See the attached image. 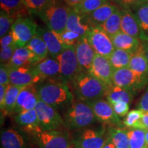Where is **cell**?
Returning a JSON list of instances; mask_svg holds the SVG:
<instances>
[{
  "instance_id": "cell-18",
  "label": "cell",
  "mask_w": 148,
  "mask_h": 148,
  "mask_svg": "<svg viewBox=\"0 0 148 148\" xmlns=\"http://www.w3.org/2000/svg\"><path fill=\"white\" fill-rule=\"evenodd\" d=\"M38 100L37 88L34 85L23 88L18 94L14 112L18 114L36 108Z\"/></svg>"
},
{
  "instance_id": "cell-26",
  "label": "cell",
  "mask_w": 148,
  "mask_h": 148,
  "mask_svg": "<svg viewBox=\"0 0 148 148\" xmlns=\"http://www.w3.org/2000/svg\"><path fill=\"white\" fill-rule=\"evenodd\" d=\"M0 6L1 10L15 19L31 14L23 0H0Z\"/></svg>"
},
{
  "instance_id": "cell-6",
  "label": "cell",
  "mask_w": 148,
  "mask_h": 148,
  "mask_svg": "<svg viewBox=\"0 0 148 148\" xmlns=\"http://www.w3.org/2000/svg\"><path fill=\"white\" fill-rule=\"evenodd\" d=\"M32 136L40 148H73L67 134L58 130H40Z\"/></svg>"
},
{
  "instance_id": "cell-9",
  "label": "cell",
  "mask_w": 148,
  "mask_h": 148,
  "mask_svg": "<svg viewBox=\"0 0 148 148\" xmlns=\"http://www.w3.org/2000/svg\"><path fill=\"white\" fill-rule=\"evenodd\" d=\"M85 37L96 54L109 58L115 49L111 38L100 27H90Z\"/></svg>"
},
{
  "instance_id": "cell-24",
  "label": "cell",
  "mask_w": 148,
  "mask_h": 148,
  "mask_svg": "<svg viewBox=\"0 0 148 148\" xmlns=\"http://www.w3.org/2000/svg\"><path fill=\"white\" fill-rule=\"evenodd\" d=\"M110 38L115 49H123L132 53L137 51L142 45L138 38L130 36L123 32H120Z\"/></svg>"
},
{
  "instance_id": "cell-27",
  "label": "cell",
  "mask_w": 148,
  "mask_h": 148,
  "mask_svg": "<svg viewBox=\"0 0 148 148\" xmlns=\"http://www.w3.org/2000/svg\"><path fill=\"white\" fill-rule=\"evenodd\" d=\"M134 93L131 91L113 84L108 86L105 94L106 100L111 105L119 101H125L129 103L132 101Z\"/></svg>"
},
{
  "instance_id": "cell-36",
  "label": "cell",
  "mask_w": 148,
  "mask_h": 148,
  "mask_svg": "<svg viewBox=\"0 0 148 148\" xmlns=\"http://www.w3.org/2000/svg\"><path fill=\"white\" fill-rule=\"evenodd\" d=\"M107 2H108V0H82L73 8L81 14L86 15Z\"/></svg>"
},
{
  "instance_id": "cell-23",
  "label": "cell",
  "mask_w": 148,
  "mask_h": 148,
  "mask_svg": "<svg viewBox=\"0 0 148 148\" xmlns=\"http://www.w3.org/2000/svg\"><path fill=\"white\" fill-rule=\"evenodd\" d=\"M90 28L86 21V15L81 14L75 8H71L67 19L66 29L85 37Z\"/></svg>"
},
{
  "instance_id": "cell-12",
  "label": "cell",
  "mask_w": 148,
  "mask_h": 148,
  "mask_svg": "<svg viewBox=\"0 0 148 148\" xmlns=\"http://www.w3.org/2000/svg\"><path fill=\"white\" fill-rule=\"evenodd\" d=\"M91 108L96 119L103 123L119 125L121 121L114 112L112 105L107 100L99 99L97 100L85 101Z\"/></svg>"
},
{
  "instance_id": "cell-8",
  "label": "cell",
  "mask_w": 148,
  "mask_h": 148,
  "mask_svg": "<svg viewBox=\"0 0 148 148\" xmlns=\"http://www.w3.org/2000/svg\"><path fill=\"white\" fill-rule=\"evenodd\" d=\"M41 130H56L64 123V120L56 108L41 100L35 108Z\"/></svg>"
},
{
  "instance_id": "cell-43",
  "label": "cell",
  "mask_w": 148,
  "mask_h": 148,
  "mask_svg": "<svg viewBox=\"0 0 148 148\" xmlns=\"http://www.w3.org/2000/svg\"><path fill=\"white\" fill-rule=\"evenodd\" d=\"M148 0H119L118 3L121 5L123 9H131L139 5L147 3Z\"/></svg>"
},
{
  "instance_id": "cell-47",
  "label": "cell",
  "mask_w": 148,
  "mask_h": 148,
  "mask_svg": "<svg viewBox=\"0 0 148 148\" xmlns=\"http://www.w3.org/2000/svg\"><path fill=\"white\" fill-rule=\"evenodd\" d=\"M7 86L4 85H0V107L1 109L3 108V103H4V99L5 95V92H6Z\"/></svg>"
},
{
  "instance_id": "cell-10",
  "label": "cell",
  "mask_w": 148,
  "mask_h": 148,
  "mask_svg": "<svg viewBox=\"0 0 148 148\" xmlns=\"http://www.w3.org/2000/svg\"><path fill=\"white\" fill-rule=\"evenodd\" d=\"M60 64V76L66 79H73L81 73L74 46H68L56 58Z\"/></svg>"
},
{
  "instance_id": "cell-31",
  "label": "cell",
  "mask_w": 148,
  "mask_h": 148,
  "mask_svg": "<svg viewBox=\"0 0 148 148\" xmlns=\"http://www.w3.org/2000/svg\"><path fill=\"white\" fill-rule=\"evenodd\" d=\"M23 88L10 84L7 86L4 103H3V108L1 109V112L2 111L4 113H10L14 112L18 94Z\"/></svg>"
},
{
  "instance_id": "cell-3",
  "label": "cell",
  "mask_w": 148,
  "mask_h": 148,
  "mask_svg": "<svg viewBox=\"0 0 148 148\" xmlns=\"http://www.w3.org/2000/svg\"><path fill=\"white\" fill-rule=\"evenodd\" d=\"M71 8V7L58 0H52L36 15L39 16L47 28L60 34L66 29Z\"/></svg>"
},
{
  "instance_id": "cell-17",
  "label": "cell",
  "mask_w": 148,
  "mask_h": 148,
  "mask_svg": "<svg viewBox=\"0 0 148 148\" xmlns=\"http://www.w3.org/2000/svg\"><path fill=\"white\" fill-rule=\"evenodd\" d=\"M74 47L81 72H88L96 54L95 51L86 37L82 38Z\"/></svg>"
},
{
  "instance_id": "cell-40",
  "label": "cell",
  "mask_w": 148,
  "mask_h": 148,
  "mask_svg": "<svg viewBox=\"0 0 148 148\" xmlns=\"http://www.w3.org/2000/svg\"><path fill=\"white\" fill-rule=\"evenodd\" d=\"M60 36L66 46H75L79 40L84 38L77 33L68 29H65L62 34H60Z\"/></svg>"
},
{
  "instance_id": "cell-44",
  "label": "cell",
  "mask_w": 148,
  "mask_h": 148,
  "mask_svg": "<svg viewBox=\"0 0 148 148\" xmlns=\"http://www.w3.org/2000/svg\"><path fill=\"white\" fill-rule=\"evenodd\" d=\"M10 84V69L5 64L0 66V85L8 86Z\"/></svg>"
},
{
  "instance_id": "cell-11",
  "label": "cell",
  "mask_w": 148,
  "mask_h": 148,
  "mask_svg": "<svg viewBox=\"0 0 148 148\" xmlns=\"http://www.w3.org/2000/svg\"><path fill=\"white\" fill-rule=\"evenodd\" d=\"M10 69V84L18 87L25 88L36 84L42 78L38 75L34 66Z\"/></svg>"
},
{
  "instance_id": "cell-13",
  "label": "cell",
  "mask_w": 148,
  "mask_h": 148,
  "mask_svg": "<svg viewBox=\"0 0 148 148\" xmlns=\"http://www.w3.org/2000/svg\"><path fill=\"white\" fill-rule=\"evenodd\" d=\"M24 131L13 128L2 130L1 132V144L2 148H33L29 136Z\"/></svg>"
},
{
  "instance_id": "cell-5",
  "label": "cell",
  "mask_w": 148,
  "mask_h": 148,
  "mask_svg": "<svg viewBox=\"0 0 148 148\" xmlns=\"http://www.w3.org/2000/svg\"><path fill=\"white\" fill-rule=\"evenodd\" d=\"M112 84L134 94L148 84V77L136 73L129 67L115 69L112 76Z\"/></svg>"
},
{
  "instance_id": "cell-50",
  "label": "cell",
  "mask_w": 148,
  "mask_h": 148,
  "mask_svg": "<svg viewBox=\"0 0 148 148\" xmlns=\"http://www.w3.org/2000/svg\"><path fill=\"white\" fill-rule=\"evenodd\" d=\"M102 148H116L115 145H114V143H112V140H111V138L109 136H107L106 142H105L104 145H103Z\"/></svg>"
},
{
  "instance_id": "cell-34",
  "label": "cell",
  "mask_w": 148,
  "mask_h": 148,
  "mask_svg": "<svg viewBox=\"0 0 148 148\" xmlns=\"http://www.w3.org/2000/svg\"><path fill=\"white\" fill-rule=\"evenodd\" d=\"M108 136L116 148H130L127 130L120 127H111L109 130Z\"/></svg>"
},
{
  "instance_id": "cell-33",
  "label": "cell",
  "mask_w": 148,
  "mask_h": 148,
  "mask_svg": "<svg viewBox=\"0 0 148 148\" xmlns=\"http://www.w3.org/2000/svg\"><path fill=\"white\" fill-rule=\"evenodd\" d=\"M138 25L143 35L144 42H148V2L133 8Z\"/></svg>"
},
{
  "instance_id": "cell-2",
  "label": "cell",
  "mask_w": 148,
  "mask_h": 148,
  "mask_svg": "<svg viewBox=\"0 0 148 148\" xmlns=\"http://www.w3.org/2000/svg\"><path fill=\"white\" fill-rule=\"evenodd\" d=\"M75 93L81 101H90L105 97L108 86L89 72H81L73 79Z\"/></svg>"
},
{
  "instance_id": "cell-38",
  "label": "cell",
  "mask_w": 148,
  "mask_h": 148,
  "mask_svg": "<svg viewBox=\"0 0 148 148\" xmlns=\"http://www.w3.org/2000/svg\"><path fill=\"white\" fill-rule=\"evenodd\" d=\"M15 18L11 17L8 14L1 10L0 12V36L3 37L10 32Z\"/></svg>"
},
{
  "instance_id": "cell-39",
  "label": "cell",
  "mask_w": 148,
  "mask_h": 148,
  "mask_svg": "<svg viewBox=\"0 0 148 148\" xmlns=\"http://www.w3.org/2000/svg\"><path fill=\"white\" fill-rule=\"evenodd\" d=\"M30 13L37 14L51 3L52 0H23Z\"/></svg>"
},
{
  "instance_id": "cell-28",
  "label": "cell",
  "mask_w": 148,
  "mask_h": 148,
  "mask_svg": "<svg viewBox=\"0 0 148 148\" xmlns=\"http://www.w3.org/2000/svg\"><path fill=\"white\" fill-rule=\"evenodd\" d=\"M129 68L136 73L148 77V61L144 52L143 45L132 54Z\"/></svg>"
},
{
  "instance_id": "cell-48",
  "label": "cell",
  "mask_w": 148,
  "mask_h": 148,
  "mask_svg": "<svg viewBox=\"0 0 148 148\" xmlns=\"http://www.w3.org/2000/svg\"><path fill=\"white\" fill-rule=\"evenodd\" d=\"M142 126L143 130H148V112H144L141 119Z\"/></svg>"
},
{
  "instance_id": "cell-52",
  "label": "cell",
  "mask_w": 148,
  "mask_h": 148,
  "mask_svg": "<svg viewBox=\"0 0 148 148\" xmlns=\"http://www.w3.org/2000/svg\"><path fill=\"white\" fill-rule=\"evenodd\" d=\"M145 138H146V143H147L148 148V130H145Z\"/></svg>"
},
{
  "instance_id": "cell-41",
  "label": "cell",
  "mask_w": 148,
  "mask_h": 148,
  "mask_svg": "<svg viewBox=\"0 0 148 148\" xmlns=\"http://www.w3.org/2000/svg\"><path fill=\"white\" fill-rule=\"evenodd\" d=\"M16 48L17 47L16 45H12L10 47L1 49V53H0L1 64H7L8 63Z\"/></svg>"
},
{
  "instance_id": "cell-22",
  "label": "cell",
  "mask_w": 148,
  "mask_h": 148,
  "mask_svg": "<svg viewBox=\"0 0 148 148\" xmlns=\"http://www.w3.org/2000/svg\"><path fill=\"white\" fill-rule=\"evenodd\" d=\"M15 121L23 127L24 132L31 135L41 130L39 120L35 109L23 111L16 114Z\"/></svg>"
},
{
  "instance_id": "cell-51",
  "label": "cell",
  "mask_w": 148,
  "mask_h": 148,
  "mask_svg": "<svg viewBox=\"0 0 148 148\" xmlns=\"http://www.w3.org/2000/svg\"><path fill=\"white\" fill-rule=\"evenodd\" d=\"M143 48H144V52H145V56L147 59L148 61V42H146L145 45H143Z\"/></svg>"
},
{
  "instance_id": "cell-46",
  "label": "cell",
  "mask_w": 148,
  "mask_h": 148,
  "mask_svg": "<svg viewBox=\"0 0 148 148\" xmlns=\"http://www.w3.org/2000/svg\"><path fill=\"white\" fill-rule=\"evenodd\" d=\"M137 108L138 110H142L143 112H148V86L143 95L140 97Z\"/></svg>"
},
{
  "instance_id": "cell-15",
  "label": "cell",
  "mask_w": 148,
  "mask_h": 148,
  "mask_svg": "<svg viewBox=\"0 0 148 148\" xmlns=\"http://www.w3.org/2000/svg\"><path fill=\"white\" fill-rule=\"evenodd\" d=\"M36 34H38L45 42L49 54L51 58H56L68 47L64 44L60 34L49 28H43L38 26Z\"/></svg>"
},
{
  "instance_id": "cell-1",
  "label": "cell",
  "mask_w": 148,
  "mask_h": 148,
  "mask_svg": "<svg viewBox=\"0 0 148 148\" xmlns=\"http://www.w3.org/2000/svg\"><path fill=\"white\" fill-rule=\"evenodd\" d=\"M36 88L38 99L55 108L69 106L73 101V94L63 82H44Z\"/></svg>"
},
{
  "instance_id": "cell-25",
  "label": "cell",
  "mask_w": 148,
  "mask_h": 148,
  "mask_svg": "<svg viewBox=\"0 0 148 148\" xmlns=\"http://www.w3.org/2000/svg\"><path fill=\"white\" fill-rule=\"evenodd\" d=\"M34 67L42 79L60 76V64L56 59L51 57L40 61Z\"/></svg>"
},
{
  "instance_id": "cell-42",
  "label": "cell",
  "mask_w": 148,
  "mask_h": 148,
  "mask_svg": "<svg viewBox=\"0 0 148 148\" xmlns=\"http://www.w3.org/2000/svg\"><path fill=\"white\" fill-rule=\"evenodd\" d=\"M114 112L119 116H124L129 112V103L125 101H119L112 105Z\"/></svg>"
},
{
  "instance_id": "cell-20",
  "label": "cell",
  "mask_w": 148,
  "mask_h": 148,
  "mask_svg": "<svg viewBox=\"0 0 148 148\" xmlns=\"http://www.w3.org/2000/svg\"><path fill=\"white\" fill-rule=\"evenodd\" d=\"M39 61L34 53L25 46L16 48L12 58L5 65L8 68H16L34 66Z\"/></svg>"
},
{
  "instance_id": "cell-7",
  "label": "cell",
  "mask_w": 148,
  "mask_h": 148,
  "mask_svg": "<svg viewBox=\"0 0 148 148\" xmlns=\"http://www.w3.org/2000/svg\"><path fill=\"white\" fill-rule=\"evenodd\" d=\"M38 25L30 17L16 18L11 28L16 47H25L36 35Z\"/></svg>"
},
{
  "instance_id": "cell-14",
  "label": "cell",
  "mask_w": 148,
  "mask_h": 148,
  "mask_svg": "<svg viewBox=\"0 0 148 148\" xmlns=\"http://www.w3.org/2000/svg\"><path fill=\"white\" fill-rule=\"evenodd\" d=\"M114 71V69L111 65L108 58L95 54L92 66L88 72L107 86H109L112 84Z\"/></svg>"
},
{
  "instance_id": "cell-32",
  "label": "cell",
  "mask_w": 148,
  "mask_h": 148,
  "mask_svg": "<svg viewBox=\"0 0 148 148\" xmlns=\"http://www.w3.org/2000/svg\"><path fill=\"white\" fill-rule=\"evenodd\" d=\"M25 47L28 48L34 53L39 62L45 59L49 54L45 42L38 34L33 37L32 39L27 44Z\"/></svg>"
},
{
  "instance_id": "cell-16",
  "label": "cell",
  "mask_w": 148,
  "mask_h": 148,
  "mask_svg": "<svg viewBox=\"0 0 148 148\" xmlns=\"http://www.w3.org/2000/svg\"><path fill=\"white\" fill-rule=\"evenodd\" d=\"M106 138L103 131L88 128L84 130L73 143L77 148H102Z\"/></svg>"
},
{
  "instance_id": "cell-45",
  "label": "cell",
  "mask_w": 148,
  "mask_h": 148,
  "mask_svg": "<svg viewBox=\"0 0 148 148\" xmlns=\"http://www.w3.org/2000/svg\"><path fill=\"white\" fill-rule=\"evenodd\" d=\"M12 45H16L14 37L12 36L11 31L6 35L1 38V49L6 48Z\"/></svg>"
},
{
  "instance_id": "cell-37",
  "label": "cell",
  "mask_w": 148,
  "mask_h": 148,
  "mask_svg": "<svg viewBox=\"0 0 148 148\" xmlns=\"http://www.w3.org/2000/svg\"><path fill=\"white\" fill-rule=\"evenodd\" d=\"M143 114L144 112L143 111L138 109L130 111L123 121V123L125 126L128 127L143 129L141 119Z\"/></svg>"
},
{
  "instance_id": "cell-49",
  "label": "cell",
  "mask_w": 148,
  "mask_h": 148,
  "mask_svg": "<svg viewBox=\"0 0 148 148\" xmlns=\"http://www.w3.org/2000/svg\"><path fill=\"white\" fill-rule=\"evenodd\" d=\"M82 0H64L66 4H67L69 6L73 8V7L76 6L79 4V3L82 1Z\"/></svg>"
},
{
  "instance_id": "cell-30",
  "label": "cell",
  "mask_w": 148,
  "mask_h": 148,
  "mask_svg": "<svg viewBox=\"0 0 148 148\" xmlns=\"http://www.w3.org/2000/svg\"><path fill=\"white\" fill-rule=\"evenodd\" d=\"M132 54V53L128 51L115 49L108 58L111 65L114 70L123 69L129 67Z\"/></svg>"
},
{
  "instance_id": "cell-53",
  "label": "cell",
  "mask_w": 148,
  "mask_h": 148,
  "mask_svg": "<svg viewBox=\"0 0 148 148\" xmlns=\"http://www.w3.org/2000/svg\"><path fill=\"white\" fill-rule=\"evenodd\" d=\"M108 2H111V1H114V2H119V0H108Z\"/></svg>"
},
{
  "instance_id": "cell-4",
  "label": "cell",
  "mask_w": 148,
  "mask_h": 148,
  "mask_svg": "<svg viewBox=\"0 0 148 148\" xmlns=\"http://www.w3.org/2000/svg\"><path fill=\"white\" fill-rule=\"evenodd\" d=\"M64 123L71 129H80L92 124L96 118L91 108L83 101H73L64 114Z\"/></svg>"
},
{
  "instance_id": "cell-35",
  "label": "cell",
  "mask_w": 148,
  "mask_h": 148,
  "mask_svg": "<svg viewBox=\"0 0 148 148\" xmlns=\"http://www.w3.org/2000/svg\"><path fill=\"white\" fill-rule=\"evenodd\" d=\"M130 148H147L145 138V130L132 128L127 130Z\"/></svg>"
},
{
  "instance_id": "cell-19",
  "label": "cell",
  "mask_w": 148,
  "mask_h": 148,
  "mask_svg": "<svg viewBox=\"0 0 148 148\" xmlns=\"http://www.w3.org/2000/svg\"><path fill=\"white\" fill-rule=\"evenodd\" d=\"M121 13V32L143 41V33L133 11L131 9H122Z\"/></svg>"
},
{
  "instance_id": "cell-54",
  "label": "cell",
  "mask_w": 148,
  "mask_h": 148,
  "mask_svg": "<svg viewBox=\"0 0 148 148\" xmlns=\"http://www.w3.org/2000/svg\"><path fill=\"white\" fill-rule=\"evenodd\" d=\"M73 148H77V147H75V146H74V147H73Z\"/></svg>"
},
{
  "instance_id": "cell-29",
  "label": "cell",
  "mask_w": 148,
  "mask_h": 148,
  "mask_svg": "<svg viewBox=\"0 0 148 148\" xmlns=\"http://www.w3.org/2000/svg\"><path fill=\"white\" fill-rule=\"evenodd\" d=\"M121 10L119 8L101 25V29L110 37H112L121 32Z\"/></svg>"
},
{
  "instance_id": "cell-21",
  "label": "cell",
  "mask_w": 148,
  "mask_h": 148,
  "mask_svg": "<svg viewBox=\"0 0 148 148\" xmlns=\"http://www.w3.org/2000/svg\"><path fill=\"white\" fill-rule=\"evenodd\" d=\"M119 8L117 5L107 2L96 9L90 14H86V19L90 27H99Z\"/></svg>"
}]
</instances>
